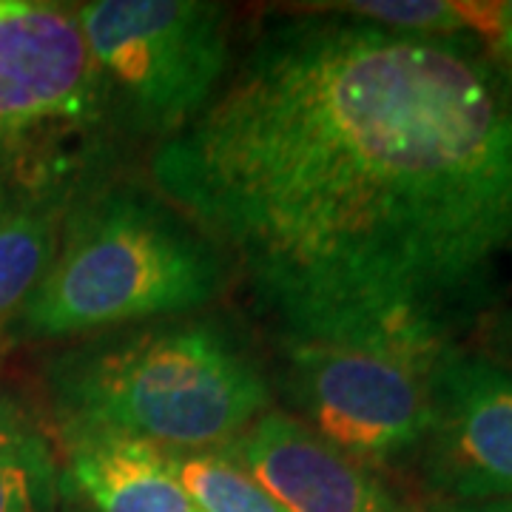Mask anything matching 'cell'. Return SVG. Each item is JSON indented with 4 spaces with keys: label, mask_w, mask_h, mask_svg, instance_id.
I'll return each mask as SVG.
<instances>
[{
    "label": "cell",
    "mask_w": 512,
    "mask_h": 512,
    "mask_svg": "<svg viewBox=\"0 0 512 512\" xmlns=\"http://www.w3.org/2000/svg\"><path fill=\"white\" fill-rule=\"evenodd\" d=\"M279 342L424 365L507 299L512 77L473 35L302 6L148 160Z\"/></svg>",
    "instance_id": "obj_1"
},
{
    "label": "cell",
    "mask_w": 512,
    "mask_h": 512,
    "mask_svg": "<svg viewBox=\"0 0 512 512\" xmlns=\"http://www.w3.org/2000/svg\"><path fill=\"white\" fill-rule=\"evenodd\" d=\"M495 49V60L504 66V72L512 77V29H504V26H498V35L490 40Z\"/></svg>",
    "instance_id": "obj_16"
},
{
    "label": "cell",
    "mask_w": 512,
    "mask_h": 512,
    "mask_svg": "<svg viewBox=\"0 0 512 512\" xmlns=\"http://www.w3.org/2000/svg\"><path fill=\"white\" fill-rule=\"evenodd\" d=\"M126 140L72 3L0 0V200L72 205Z\"/></svg>",
    "instance_id": "obj_4"
},
{
    "label": "cell",
    "mask_w": 512,
    "mask_h": 512,
    "mask_svg": "<svg viewBox=\"0 0 512 512\" xmlns=\"http://www.w3.org/2000/svg\"><path fill=\"white\" fill-rule=\"evenodd\" d=\"M478 350L484 359L512 370V296L487 313L476 328Z\"/></svg>",
    "instance_id": "obj_13"
},
{
    "label": "cell",
    "mask_w": 512,
    "mask_h": 512,
    "mask_svg": "<svg viewBox=\"0 0 512 512\" xmlns=\"http://www.w3.org/2000/svg\"><path fill=\"white\" fill-rule=\"evenodd\" d=\"M222 453L285 512H410L373 470L285 410H265Z\"/></svg>",
    "instance_id": "obj_8"
},
{
    "label": "cell",
    "mask_w": 512,
    "mask_h": 512,
    "mask_svg": "<svg viewBox=\"0 0 512 512\" xmlns=\"http://www.w3.org/2000/svg\"><path fill=\"white\" fill-rule=\"evenodd\" d=\"M66 208L49 200H0V333H9L49 271Z\"/></svg>",
    "instance_id": "obj_10"
},
{
    "label": "cell",
    "mask_w": 512,
    "mask_h": 512,
    "mask_svg": "<svg viewBox=\"0 0 512 512\" xmlns=\"http://www.w3.org/2000/svg\"><path fill=\"white\" fill-rule=\"evenodd\" d=\"M60 461L46 436L0 450V512H57Z\"/></svg>",
    "instance_id": "obj_12"
},
{
    "label": "cell",
    "mask_w": 512,
    "mask_h": 512,
    "mask_svg": "<svg viewBox=\"0 0 512 512\" xmlns=\"http://www.w3.org/2000/svg\"><path fill=\"white\" fill-rule=\"evenodd\" d=\"M40 384L60 441L114 433L163 450H225L274 396L237 330L194 313L83 336Z\"/></svg>",
    "instance_id": "obj_2"
},
{
    "label": "cell",
    "mask_w": 512,
    "mask_h": 512,
    "mask_svg": "<svg viewBox=\"0 0 512 512\" xmlns=\"http://www.w3.org/2000/svg\"><path fill=\"white\" fill-rule=\"evenodd\" d=\"M495 18H498V26L512 29V0H507V3H495Z\"/></svg>",
    "instance_id": "obj_18"
},
{
    "label": "cell",
    "mask_w": 512,
    "mask_h": 512,
    "mask_svg": "<svg viewBox=\"0 0 512 512\" xmlns=\"http://www.w3.org/2000/svg\"><path fill=\"white\" fill-rule=\"evenodd\" d=\"M77 23L128 137L163 143L197 120L231 72L228 9L208 0H92Z\"/></svg>",
    "instance_id": "obj_5"
},
{
    "label": "cell",
    "mask_w": 512,
    "mask_h": 512,
    "mask_svg": "<svg viewBox=\"0 0 512 512\" xmlns=\"http://www.w3.org/2000/svg\"><path fill=\"white\" fill-rule=\"evenodd\" d=\"M60 447V484L92 512H200L157 444L86 433L63 439Z\"/></svg>",
    "instance_id": "obj_9"
},
{
    "label": "cell",
    "mask_w": 512,
    "mask_h": 512,
    "mask_svg": "<svg viewBox=\"0 0 512 512\" xmlns=\"http://www.w3.org/2000/svg\"><path fill=\"white\" fill-rule=\"evenodd\" d=\"M228 276L220 251L171 202L111 177L66 208L52 265L9 336L49 342L188 316Z\"/></svg>",
    "instance_id": "obj_3"
},
{
    "label": "cell",
    "mask_w": 512,
    "mask_h": 512,
    "mask_svg": "<svg viewBox=\"0 0 512 512\" xmlns=\"http://www.w3.org/2000/svg\"><path fill=\"white\" fill-rule=\"evenodd\" d=\"M436 512H512V498H493V501H447Z\"/></svg>",
    "instance_id": "obj_15"
},
{
    "label": "cell",
    "mask_w": 512,
    "mask_h": 512,
    "mask_svg": "<svg viewBox=\"0 0 512 512\" xmlns=\"http://www.w3.org/2000/svg\"><path fill=\"white\" fill-rule=\"evenodd\" d=\"M421 476L447 501L512 498V370L456 348L430 370Z\"/></svg>",
    "instance_id": "obj_7"
},
{
    "label": "cell",
    "mask_w": 512,
    "mask_h": 512,
    "mask_svg": "<svg viewBox=\"0 0 512 512\" xmlns=\"http://www.w3.org/2000/svg\"><path fill=\"white\" fill-rule=\"evenodd\" d=\"M171 470L200 512H285L222 450H165Z\"/></svg>",
    "instance_id": "obj_11"
},
{
    "label": "cell",
    "mask_w": 512,
    "mask_h": 512,
    "mask_svg": "<svg viewBox=\"0 0 512 512\" xmlns=\"http://www.w3.org/2000/svg\"><path fill=\"white\" fill-rule=\"evenodd\" d=\"M282 393L330 447L365 467L416 456L430 419V370L390 350L282 342Z\"/></svg>",
    "instance_id": "obj_6"
},
{
    "label": "cell",
    "mask_w": 512,
    "mask_h": 512,
    "mask_svg": "<svg viewBox=\"0 0 512 512\" xmlns=\"http://www.w3.org/2000/svg\"><path fill=\"white\" fill-rule=\"evenodd\" d=\"M57 512H92L77 495H72L63 484H60V501H57Z\"/></svg>",
    "instance_id": "obj_17"
},
{
    "label": "cell",
    "mask_w": 512,
    "mask_h": 512,
    "mask_svg": "<svg viewBox=\"0 0 512 512\" xmlns=\"http://www.w3.org/2000/svg\"><path fill=\"white\" fill-rule=\"evenodd\" d=\"M35 436H43V433L37 427L32 410L20 402L6 384H0V450L35 439Z\"/></svg>",
    "instance_id": "obj_14"
}]
</instances>
